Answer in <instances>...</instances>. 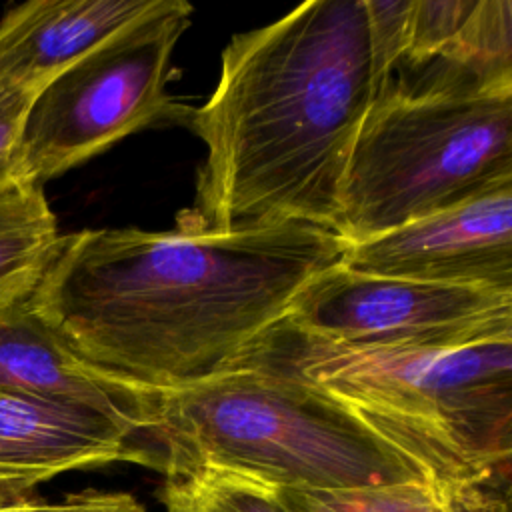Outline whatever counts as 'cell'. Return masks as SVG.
Instances as JSON below:
<instances>
[{"label":"cell","mask_w":512,"mask_h":512,"mask_svg":"<svg viewBox=\"0 0 512 512\" xmlns=\"http://www.w3.org/2000/svg\"><path fill=\"white\" fill-rule=\"evenodd\" d=\"M348 242L304 222L62 236L28 304L82 358L138 388L226 372Z\"/></svg>","instance_id":"1"},{"label":"cell","mask_w":512,"mask_h":512,"mask_svg":"<svg viewBox=\"0 0 512 512\" xmlns=\"http://www.w3.org/2000/svg\"><path fill=\"white\" fill-rule=\"evenodd\" d=\"M386 80L366 0H310L236 34L212 96L186 116L206 158L178 224L228 232L304 222L340 236L350 154Z\"/></svg>","instance_id":"2"},{"label":"cell","mask_w":512,"mask_h":512,"mask_svg":"<svg viewBox=\"0 0 512 512\" xmlns=\"http://www.w3.org/2000/svg\"><path fill=\"white\" fill-rule=\"evenodd\" d=\"M168 476L224 472L274 490L340 492L432 480L354 408L312 382L232 366L156 392L144 432Z\"/></svg>","instance_id":"3"},{"label":"cell","mask_w":512,"mask_h":512,"mask_svg":"<svg viewBox=\"0 0 512 512\" xmlns=\"http://www.w3.org/2000/svg\"><path fill=\"white\" fill-rule=\"evenodd\" d=\"M232 366L270 368L330 392L436 482L510 484L512 338L438 350L352 348L282 318Z\"/></svg>","instance_id":"4"},{"label":"cell","mask_w":512,"mask_h":512,"mask_svg":"<svg viewBox=\"0 0 512 512\" xmlns=\"http://www.w3.org/2000/svg\"><path fill=\"white\" fill-rule=\"evenodd\" d=\"M512 186V86L408 92L384 84L356 136L340 236L362 242Z\"/></svg>","instance_id":"5"},{"label":"cell","mask_w":512,"mask_h":512,"mask_svg":"<svg viewBox=\"0 0 512 512\" xmlns=\"http://www.w3.org/2000/svg\"><path fill=\"white\" fill-rule=\"evenodd\" d=\"M190 16L188 2L160 0L50 80L26 112L18 176L42 186L144 126L186 122L190 108L172 100L166 82Z\"/></svg>","instance_id":"6"},{"label":"cell","mask_w":512,"mask_h":512,"mask_svg":"<svg viewBox=\"0 0 512 512\" xmlns=\"http://www.w3.org/2000/svg\"><path fill=\"white\" fill-rule=\"evenodd\" d=\"M284 320L352 348H458L512 338V292L362 274L340 262L300 288Z\"/></svg>","instance_id":"7"},{"label":"cell","mask_w":512,"mask_h":512,"mask_svg":"<svg viewBox=\"0 0 512 512\" xmlns=\"http://www.w3.org/2000/svg\"><path fill=\"white\" fill-rule=\"evenodd\" d=\"M342 266L374 276L512 292V186L348 242Z\"/></svg>","instance_id":"8"},{"label":"cell","mask_w":512,"mask_h":512,"mask_svg":"<svg viewBox=\"0 0 512 512\" xmlns=\"http://www.w3.org/2000/svg\"><path fill=\"white\" fill-rule=\"evenodd\" d=\"M136 438L100 412L0 390V492L26 496L58 474L112 462L156 468Z\"/></svg>","instance_id":"9"},{"label":"cell","mask_w":512,"mask_h":512,"mask_svg":"<svg viewBox=\"0 0 512 512\" xmlns=\"http://www.w3.org/2000/svg\"><path fill=\"white\" fill-rule=\"evenodd\" d=\"M386 82L408 92L512 86V4L412 0L408 42Z\"/></svg>","instance_id":"10"},{"label":"cell","mask_w":512,"mask_h":512,"mask_svg":"<svg viewBox=\"0 0 512 512\" xmlns=\"http://www.w3.org/2000/svg\"><path fill=\"white\" fill-rule=\"evenodd\" d=\"M0 390L100 412L134 436L146 432L156 398L82 358L28 300L0 308Z\"/></svg>","instance_id":"11"},{"label":"cell","mask_w":512,"mask_h":512,"mask_svg":"<svg viewBox=\"0 0 512 512\" xmlns=\"http://www.w3.org/2000/svg\"><path fill=\"white\" fill-rule=\"evenodd\" d=\"M160 0H32L0 20V80L36 96Z\"/></svg>","instance_id":"12"},{"label":"cell","mask_w":512,"mask_h":512,"mask_svg":"<svg viewBox=\"0 0 512 512\" xmlns=\"http://www.w3.org/2000/svg\"><path fill=\"white\" fill-rule=\"evenodd\" d=\"M60 240L40 184L24 178L0 182V308L30 298Z\"/></svg>","instance_id":"13"},{"label":"cell","mask_w":512,"mask_h":512,"mask_svg":"<svg viewBox=\"0 0 512 512\" xmlns=\"http://www.w3.org/2000/svg\"><path fill=\"white\" fill-rule=\"evenodd\" d=\"M290 512H510V484L436 480L340 490H276Z\"/></svg>","instance_id":"14"},{"label":"cell","mask_w":512,"mask_h":512,"mask_svg":"<svg viewBox=\"0 0 512 512\" xmlns=\"http://www.w3.org/2000/svg\"><path fill=\"white\" fill-rule=\"evenodd\" d=\"M160 498L166 512H290L274 488L224 472L168 476Z\"/></svg>","instance_id":"15"},{"label":"cell","mask_w":512,"mask_h":512,"mask_svg":"<svg viewBox=\"0 0 512 512\" xmlns=\"http://www.w3.org/2000/svg\"><path fill=\"white\" fill-rule=\"evenodd\" d=\"M0 512H148L140 500L128 492L82 490L58 500H40L28 496L0 500Z\"/></svg>","instance_id":"16"},{"label":"cell","mask_w":512,"mask_h":512,"mask_svg":"<svg viewBox=\"0 0 512 512\" xmlns=\"http://www.w3.org/2000/svg\"><path fill=\"white\" fill-rule=\"evenodd\" d=\"M34 96L0 80V182L18 176V146Z\"/></svg>","instance_id":"17"},{"label":"cell","mask_w":512,"mask_h":512,"mask_svg":"<svg viewBox=\"0 0 512 512\" xmlns=\"http://www.w3.org/2000/svg\"><path fill=\"white\" fill-rule=\"evenodd\" d=\"M18 494H6V492H0V500H4V498H16Z\"/></svg>","instance_id":"18"}]
</instances>
